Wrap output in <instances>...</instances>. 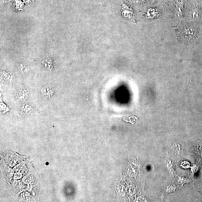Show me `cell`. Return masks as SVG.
<instances>
[{"mask_svg":"<svg viewBox=\"0 0 202 202\" xmlns=\"http://www.w3.org/2000/svg\"><path fill=\"white\" fill-rule=\"evenodd\" d=\"M185 0H177L175 7V16L176 20L180 22L183 19L186 7Z\"/></svg>","mask_w":202,"mask_h":202,"instance_id":"1","label":"cell"},{"mask_svg":"<svg viewBox=\"0 0 202 202\" xmlns=\"http://www.w3.org/2000/svg\"><path fill=\"white\" fill-rule=\"evenodd\" d=\"M30 90L29 88L24 85L21 86L17 89L16 98L20 101H25L29 99Z\"/></svg>","mask_w":202,"mask_h":202,"instance_id":"2","label":"cell"},{"mask_svg":"<svg viewBox=\"0 0 202 202\" xmlns=\"http://www.w3.org/2000/svg\"><path fill=\"white\" fill-rule=\"evenodd\" d=\"M41 94L44 99L50 101L55 96V89L52 86H45L42 89Z\"/></svg>","mask_w":202,"mask_h":202,"instance_id":"3","label":"cell"},{"mask_svg":"<svg viewBox=\"0 0 202 202\" xmlns=\"http://www.w3.org/2000/svg\"><path fill=\"white\" fill-rule=\"evenodd\" d=\"M121 14L125 18L131 19L134 16V12L132 9L125 3H121Z\"/></svg>","mask_w":202,"mask_h":202,"instance_id":"4","label":"cell"},{"mask_svg":"<svg viewBox=\"0 0 202 202\" xmlns=\"http://www.w3.org/2000/svg\"><path fill=\"white\" fill-rule=\"evenodd\" d=\"M196 31L191 28H184L182 29V36L185 41H191L195 36Z\"/></svg>","mask_w":202,"mask_h":202,"instance_id":"5","label":"cell"},{"mask_svg":"<svg viewBox=\"0 0 202 202\" xmlns=\"http://www.w3.org/2000/svg\"><path fill=\"white\" fill-rule=\"evenodd\" d=\"M19 111L23 115H29L35 113L37 110L30 105L25 103L21 106Z\"/></svg>","mask_w":202,"mask_h":202,"instance_id":"6","label":"cell"},{"mask_svg":"<svg viewBox=\"0 0 202 202\" xmlns=\"http://www.w3.org/2000/svg\"><path fill=\"white\" fill-rule=\"evenodd\" d=\"M159 14V10L154 8L148 9L145 14L146 18L148 19H153L157 18Z\"/></svg>","mask_w":202,"mask_h":202,"instance_id":"7","label":"cell"},{"mask_svg":"<svg viewBox=\"0 0 202 202\" xmlns=\"http://www.w3.org/2000/svg\"><path fill=\"white\" fill-rule=\"evenodd\" d=\"M2 77L3 80L8 83H13L14 81V76L13 74L7 72H3Z\"/></svg>","mask_w":202,"mask_h":202,"instance_id":"8","label":"cell"},{"mask_svg":"<svg viewBox=\"0 0 202 202\" xmlns=\"http://www.w3.org/2000/svg\"><path fill=\"white\" fill-rule=\"evenodd\" d=\"M198 15H199V12L198 10L196 9H194L190 12L189 17L190 19L192 20V19L197 18L198 16Z\"/></svg>","mask_w":202,"mask_h":202,"instance_id":"9","label":"cell"},{"mask_svg":"<svg viewBox=\"0 0 202 202\" xmlns=\"http://www.w3.org/2000/svg\"><path fill=\"white\" fill-rule=\"evenodd\" d=\"M1 111L2 113H6L8 112L10 110V108L9 107L7 106L5 104L2 103H1Z\"/></svg>","mask_w":202,"mask_h":202,"instance_id":"10","label":"cell"},{"mask_svg":"<svg viewBox=\"0 0 202 202\" xmlns=\"http://www.w3.org/2000/svg\"><path fill=\"white\" fill-rule=\"evenodd\" d=\"M133 2L135 4H138L141 3L144 1V0H132Z\"/></svg>","mask_w":202,"mask_h":202,"instance_id":"11","label":"cell"},{"mask_svg":"<svg viewBox=\"0 0 202 202\" xmlns=\"http://www.w3.org/2000/svg\"><path fill=\"white\" fill-rule=\"evenodd\" d=\"M46 164H47L46 165H48L49 163H46Z\"/></svg>","mask_w":202,"mask_h":202,"instance_id":"12","label":"cell"},{"mask_svg":"<svg viewBox=\"0 0 202 202\" xmlns=\"http://www.w3.org/2000/svg\"><path fill=\"white\" fill-rule=\"evenodd\" d=\"M102 1H103V4H104V1H103V0H102Z\"/></svg>","mask_w":202,"mask_h":202,"instance_id":"13","label":"cell"}]
</instances>
